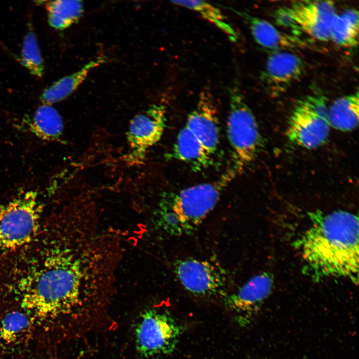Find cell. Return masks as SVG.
Instances as JSON below:
<instances>
[{
  "label": "cell",
  "mask_w": 359,
  "mask_h": 359,
  "mask_svg": "<svg viewBox=\"0 0 359 359\" xmlns=\"http://www.w3.org/2000/svg\"><path fill=\"white\" fill-rule=\"evenodd\" d=\"M44 259L19 280L22 307L38 322L80 337L107 315L123 257L120 233L77 206L59 219Z\"/></svg>",
  "instance_id": "cell-1"
},
{
  "label": "cell",
  "mask_w": 359,
  "mask_h": 359,
  "mask_svg": "<svg viewBox=\"0 0 359 359\" xmlns=\"http://www.w3.org/2000/svg\"><path fill=\"white\" fill-rule=\"evenodd\" d=\"M297 244L305 269L316 280L342 278L358 283L359 219L345 210L310 214Z\"/></svg>",
  "instance_id": "cell-2"
},
{
  "label": "cell",
  "mask_w": 359,
  "mask_h": 359,
  "mask_svg": "<svg viewBox=\"0 0 359 359\" xmlns=\"http://www.w3.org/2000/svg\"><path fill=\"white\" fill-rule=\"evenodd\" d=\"M229 94L227 132L233 158L230 169L237 175L255 159L262 138L256 120L236 80L229 87Z\"/></svg>",
  "instance_id": "cell-3"
},
{
  "label": "cell",
  "mask_w": 359,
  "mask_h": 359,
  "mask_svg": "<svg viewBox=\"0 0 359 359\" xmlns=\"http://www.w3.org/2000/svg\"><path fill=\"white\" fill-rule=\"evenodd\" d=\"M42 209L33 191L0 207V249H15L31 242L38 231Z\"/></svg>",
  "instance_id": "cell-4"
},
{
  "label": "cell",
  "mask_w": 359,
  "mask_h": 359,
  "mask_svg": "<svg viewBox=\"0 0 359 359\" xmlns=\"http://www.w3.org/2000/svg\"><path fill=\"white\" fill-rule=\"evenodd\" d=\"M328 108L322 96L308 95L295 104L288 121L286 136L294 144L309 149L327 141L330 125Z\"/></svg>",
  "instance_id": "cell-5"
},
{
  "label": "cell",
  "mask_w": 359,
  "mask_h": 359,
  "mask_svg": "<svg viewBox=\"0 0 359 359\" xmlns=\"http://www.w3.org/2000/svg\"><path fill=\"white\" fill-rule=\"evenodd\" d=\"M181 331L168 311L148 308L141 314L135 329L136 351L146 358L171 354L179 342Z\"/></svg>",
  "instance_id": "cell-6"
},
{
  "label": "cell",
  "mask_w": 359,
  "mask_h": 359,
  "mask_svg": "<svg viewBox=\"0 0 359 359\" xmlns=\"http://www.w3.org/2000/svg\"><path fill=\"white\" fill-rule=\"evenodd\" d=\"M236 176L228 169L217 180L185 188L171 198L173 207L180 216L187 234L195 230L214 208L223 188Z\"/></svg>",
  "instance_id": "cell-7"
},
{
  "label": "cell",
  "mask_w": 359,
  "mask_h": 359,
  "mask_svg": "<svg viewBox=\"0 0 359 359\" xmlns=\"http://www.w3.org/2000/svg\"><path fill=\"white\" fill-rule=\"evenodd\" d=\"M166 111L163 105L154 104L135 115L126 133L129 146L125 161L129 165L143 162L148 150L161 138L166 125Z\"/></svg>",
  "instance_id": "cell-8"
},
{
  "label": "cell",
  "mask_w": 359,
  "mask_h": 359,
  "mask_svg": "<svg viewBox=\"0 0 359 359\" xmlns=\"http://www.w3.org/2000/svg\"><path fill=\"white\" fill-rule=\"evenodd\" d=\"M173 271L181 285L198 297H211L220 293L226 282L224 270L214 263L187 258L173 263Z\"/></svg>",
  "instance_id": "cell-9"
},
{
  "label": "cell",
  "mask_w": 359,
  "mask_h": 359,
  "mask_svg": "<svg viewBox=\"0 0 359 359\" xmlns=\"http://www.w3.org/2000/svg\"><path fill=\"white\" fill-rule=\"evenodd\" d=\"M299 30L322 42L330 41L332 22L337 14L330 0H300L287 7Z\"/></svg>",
  "instance_id": "cell-10"
},
{
  "label": "cell",
  "mask_w": 359,
  "mask_h": 359,
  "mask_svg": "<svg viewBox=\"0 0 359 359\" xmlns=\"http://www.w3.org/2000/svg\"><path fill=\"white\" fill-rule=\"evenodd\" d=\"M273 284V278L269 273H259L250 278L236 291L227 295L224 300V305L235 314L239 325H247L270 294Z\"/></svg>",
  "instance_id": "cell-11"
},
{
  "label": "cell",
  "mask_w": 359,
  "mask_h": 359,
  "mask_svg": "<svg viewBox=\"0 0 359 359\" xmlns=\"http://www.w3.org/2000/svg\"><path fill=\"white\" fill-rule=\"evenodd\" d=\"M184 126L211 157L218 148L220 135L217 111L208 88H205L200 92Z\"/></svg>",
  "instance_id": "cell-12"
},
{
  "label": "cell",
  "mask_w": 359,
  "mask_h": 359,
  "mask_svg": "<svg viewBox=\"0 0 359 359\" xmlns=\"http://www.w3.org/2000/svg\"><path fill=\"white\" fill-rule=\"evenodd\" d=\"M304 70L301 57L285 50L275 51L267 58L263 78L275 89H283L299 79Z\"/></svg>",
  "instance_id": "cell-13"
},
{
  "label": "cell",
  "mask_w": 359,
  "mask_h": 359,
  "mask_svg": "<svg viewBox=\"0 0 359 359\" xmlns=\"http://www.w3.org/2000/svg\"><path fill=\"white\" fill-rule=\"evenodd\" d=\"M229 9L244 19L255 41L264 48L283 51L302 47L305 44L296 35L283 33L264 19L252 16L244 11H238L232 8Z\"/></svg>",
  "instance_id": "cell-14"
},
{
  "label": "cell",
  "mask_w": 359,
  "mask_h": 359,
  "mask_svg": "<svg viewBox=\"0 0 359 359\" xmlns=\"http://www.w3.org/2000/svg\"><path fill=\"white\" fill-rule=\"evenodd\" d=\"M106 61L104 56L96 58L77 72L65 76L46 89L41 96L44 104L51 105L59 102L71 94L84 81L90 71Z\"/></svg>",
  "instance_id": "cell-15"
},
{
  "label": "cell",
  "mask_w": 359,
  "mask_h": 359,
  "mask_svg": "<svg viewBox=\"0 0 359 359\" xmlns=\"http://www.w3.org/2000/svg\"><path fill=\"white\" fill-rule=\"evenodd\" d=\"M359 92L340 97L328 108L330 127L343 132L354 130L359 124Z\"/></svg>",
  "instance_id": "cell-16"
},
{
  "label": "cell",
  "mask_w": 359,
  "mask_h": 359,
  "mask_svg": "<svg viewBox=\"0 0 359 359\" xmlns=\"http://www.w3.org/2000/svg\"><path fill=\"white\" fill-rule=\"evenodd\" d=\"M27 124L30 132L44 140L56 141L63 134V119L51 105L44 104L39 107Z\"/></svg>",
  "instance_id": "cell-17"
},
{
  "label": "cell",
  "mask_w": 359,
  "mask_h": 359,
  "mask_svg": "<svg viewBox=\"0 0 359 359\" xmlns=\"http://www.w3.org/2000/svg\"><path fill=\"white\" fill-rule=\"evenodd\" d=\"M359 13L348 9L337 14L332 24L330 40L339 46L353 48L358 44Z\"/></svg>",
  "instance_id": "cell-18"
},
{
  "label": "cell",
  "mask_w": 359,
  "mask_h": 359,
  "mask_svg": "<svg viewBox=\"0 0 359 359\" xmlns=\"http://www.w3.org/2000/svg\"><path fill=\"white\" fill-rule=\"evenodd\" d=\"M173 155L176 159L191 164L197 168L207 166L211 158L184 126L177 135Z\"/></svg>",
  "instance_id": "cell-19"
},
{
  "label": "cell",
  "mask_w": 359,
  "mask_h": 359,
  "mask_svg": "<svg viewBox=\"0 0 359 359\" xmlns=\"http://www.w3.org/2000/svg\"><path fill=\"white\" fill-rule=\"evenodd\" d=\"M31 322L23 312L13 311L7 313L0 325V346H12L22 342L30 331Z\"/></svg>",
  "instance_id": "cell-20"
},
{
  "label": "cell",
  "mask_w": 359,
  "mask_h": 359,
  "mask_svg": "<svg viewBox=\"0 0 359 359\" xmlns=\"http://www.w3.org/2000/svg\"><path fill=\"white\" fill-rule=\"evenodd\" d=\"M50 25L63 30L75 23L83 11L82 1L76 0H57L46 4Z\"/></svg>",
  "instance_id": "cell-21"
},
{
  "label": "cell",
  "mask_w": 359,
  "mask_h": 359,
  "mask_svg": "<svg viewBox=\"0 0 359 359\" xmlns=\"http://www.w3.org/2000/svg\"><path fill=\"white\" fill-rule=\"evenodd\" d=\"M176 5L188 8L198 13L203 18L214 24L233 42L238 39L236 31L227 22L221 10L217 7L203 0H172Z\"/></svg>",
  "instance_id": "cell-22"
},
{
  "label": "cell",
  "mask_w": 359,
  "mask_h": 359,
  "mask_svg": "<svg viewBox=\"0 0 359 359\" xmlns=\"http://www.w3.org/2000/svg\"><path fill=\"white\" fill-rule=\"evenodd\" d=\"M156 227L175 236L187 234L180 216L174 209L171 198H163L160 201L154 215Z\"/></svg>",
  "instance_id": "cell-23"
},
{
  "label": "cell",
  "mask_w": 359,
  "mask_h": 359,
  "mask_svg": "<svg viewBox=\"0 0 359 359\" xmlns=\"http://www.w3.org/2000/svg\"><path fill=\"white\" fill-rule=\"evenodd\" d=\"M21 62L30 73L41 77L44 72V65L36 37L33 32L25 36L21 52Z\"/></svg>",
  "instance_id": "cell-24"
},
{
  "label": "cell",
  "mask_w": 359,
  "mask_h": 359,
  "mask_svg": "<svg viewBox=\"0 0 359 359\" xmlns=\"http://www.w3.org/2000/svg\"><path fill=\"white\" fill-rule=\"evenodd\" d=\"M275 21L279 25L288 28L299 30L296 24L289 14L287 7L278 9L274 15Z\"/></svg>",
  "instance_id": "cell-25"
}]
</instances>
